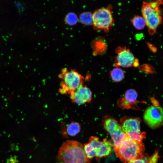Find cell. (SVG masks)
Here are the masks:
<instances>
[{"label": "cell", "instance_id": "5b68a950", "mask_svg": "<svg viewBox=\"0 0 163 163\" xmlns=\"http://www.w3.org/2000/svg\"><path fill=\"white\" fill-rule=\"evenodd\" d=\"M110 7L96 10L92 14L93 24L95 29L109 31L113 26L114 20Z\"/></svg>", "mask_w": 163, "mask_h": 163}, {"label": "cell", "instance_id": "7a4b0ae2", "mask_svg": "<svg viewBox=\"0 0 163 163\" xmlns=\"http://www.w3.org/2000/svg\"><path fill=\"white\" fill-rule=\"evenodd\" d=\"M114 149L116 155L122 161L129 163L142 158L145 148L142 142L133 140L127 137L118 147Z\"/></svg>", "mask_w": 163, "mask_h": 163}, {"label": "cell", "instance_id": "30bf717a", "mask_svg": "<svg viewBox=\"0 0 163 163\" xmlns=\"http://www.w3.org/2000/svg\"><path fill=\"white\" fill-rule=\"evenodd\" d=\"M138 94L133 89L127 90L123 96L121 97L118 101V106L122 108H132L136 105Z\"/></svg>", "mask_w": 163, "mask_h": 163}, {"label": "cell", "instance_id": "ba28073f", "mask_svg": "<svg viewBox=\"0 0 163 163\" xmlns=\"http://www.w3.org/2000/svg\"><path fill=\"white\" fill-rule=\"evenodd\" d=\"M115 51L117 54L114 65L116 67L121 66L128 68L138 66V60L135 58L130 50L125 47H118Z\"/></svg>", "mask_w": 163, "mask_h": 163}, {"label": "cell", "instance_id": "e0dca14e", "mask_svg": "<svg viewBox=\"0 0 163 163\" xmlns=\"http://www.w3.org/2000/svg\"><path fill=\"white\" fill-rule=\"evenodd\" d=\"M80 21L85 24H93L92 14L90 12H84L82 13L80 16Z\"/></svg>", "mask_w": 163, "mask_h": 163}, {"label": "cell", "instance_id": "5bb4252c", "mask_svg": "<svg viewBox=\"0 0 163 163\" xmlns=\"http://www.w3.org/2000/svg\"><path fill=\"white\" fill-rule=\"evenodd\" d=\"M126 134L128 137L138 142H142V140L145 138V133L140 131H130Z\"/></svg>", "mask_w": 163, "mask_h": 163}, {"label": "cell", "instance_id": "3957f363", "mask_svg": "<svg viewBox=\"0 0 163 163\" xmlns=\"http://www.w3.org/2000/svg\"><path fill=\"white\" fill-rule=\"evenodd\" d=\"M162 1L157 0L150 2H143L142 12L146 25L151 35L154 34L158 26L162 22V18L160 6Z\"/></svg>", "mask_w": 163, "mask_h": 163}, {"label": "cell", "instance_id": "9c48e42d", "mask_svg": "<svg viewBox=\"0 0 163 163\" xmlns=\"http://www.w3.org/2000/svg\"><path fill=\"white\" fill-rule=\"evenodd\" d=\"M72 101L78 105L90 102L92 99V93L90 89L83 85L70 95Z\"/></svg>", "mask_w": 163, "mask_h": 163}, {"label": "cell", "instance_id": "277c9868", "mask_svg": "<svg viewBox=\"0 0 163 163\" xmlns=\"http://www.w3.org/2000/svg\"><path fill=\"white\" fill-rule=\"evenodd\" d=\"M61 79L59 92L62 94L70 95L83 85L85 78L77 71L74 70L63 69L59 75Z\"/></svg>", "mask_w": 163, "mask_h": 163}, {"label": "cell", "instance_id": "52a82bcc", "mask_svg": "<svg viewBox=\"0 0 163 163\" xmlns=\"http://www.w3.org/2000/svg\"><path fill=\"white\" fill-rule=\"evenodd\" d=\"M163 109L160 106L152 105L145 110L143 119L146 123L154 129L160 127L163 123Z\"/></svg>", "mask_w": 163, "mask_h": 163}, {"label": "cell", "instance_id": "9a60e30c", "mask_svg": "<svg viewBox=\"0 0 163 163\" xmlns=\"http://www.w3.org/2000/svg\"><path fill=\"white\" fill-rule=\"evenodd\" d=\"M112 80L116 82L121 81L124 78V73L121 68L116 67L113 69L110 72Z\"/></svg>", "mask_w": 163, "mask_h": 163}, {"label": "cell", "instance_id": "8fae6325", "mask_svg": "<svg viewBox=\"0 0 163 163\" xmlns=\"http://www.w3.org/2000/svg\"><path fill=\"white\" fill-rule=\"evenodd\" d=\"M141 120L139 118L124 117L120 120V126L125 133L133 131H140Z\"/></svg>", "mask_w": 163, "mask_h": 163}, {"label": "cell", "instance_id": "ac0fdd59", "mask_svg": "<svg viewBox=\"0 0 163 163\" xmlns=\"http://www.w3.org/2000/svg\"><path fill=\"white\" fill-rule=\"evenodd\" d=\"M78 20V18L77 15L73 12H70L66 16V22L69 25H72L75 24Z\"/></svg>", "mask_w": 163, "mask_h": 163}, {"label": "cell", "instance_id": "d6986e66", "mask_svg": "<svg viewBox=\"0 0 163 163\" xmlns=\"http://www.w3.org/2000/svg\"><path fill=\"white\" fill-rule=\"evenodd\" d=\"M149 158L147 155H144L142 158L133 160L129 163H148Z\"/></svg>", "mask_w": 163, "mask_h": 163}, {"label": "cell", "instance_id": "6da1fadb", "mask_svg": "<svg viewBox=\"0 0 163 163\" xmlns=\"http://www.w3.org/2000/svg\"><path fill=\"white\" fill-rule=\"evenodd\" d=\"M58 163H89L84 145L75 140H68L59 148L57 156Z\"/></svg>", "mask_w": 163, "mask_h": 163}, {"label": "cell", "instance_id": "4fadbf2b", "mask_svg": "<svg viewBox=\"0 0 163 163\" xmlns=\"http://www.w3.org/2000/svg\"><path fill=\"white\" fill-rule=\"evenodd\" d=\"M81 129V126L79 123L72 122L67 126L66 131L69 135L74 136L80 132Z\"/></svg>", "mask_w": 163, "mask_h": 163}, {"label": "cell", "instance_id": "ffe728a7", "mask_svg": "<svg viewBox=\"0 0 163 163\" xmlns=\"http://www.w3.org/2000/svg\"><path fill=\"white\" fill-rule=\"evenodd\" d=\"M159 158L158 152L156 151L150 157L148 163H157Z\"/></svg>", "mask_w": 163, "mask_h": 163}, {"label": "cell", "instance_id": "8992f818", "mask_svg": "<svg viewBox=\"0 0 163 163\" xmlns=\"http://www.w3.org/2000/svg\"><path fill=\"white\" fill-rule=\"evenodd\" d=\"M103 123L104 128L111 137L114 146H120L127 137L120 125L115 119L107 116L104 117Z\"/></svg>", "mask_w": 163, "mask_h": 163}, {"label": "cell", "instance_id": "7c38bea8", "mask_svg": "<svg viewBox=\"0 0 163 163\" xmlns=\"http://www.w3.org/2000/svg\"><path fill=\"white\" fill-rule=\"evenodd\" d=\"M112 145L109 141L104 139L102 141V144L97 152L96 159L99 160L102 158L109 155L111 152Z\"/></svg>", "mask_w": 163, "mask_h": 163}, {"label": "cell", "instance_id": "2e32d148", "mask_svg": "<svg viewBox=\"0 0 163 163\" xmlns=\"http://www.w3.org/2000/svg\"><path fill=\"white\" fill-rule=\"evenodd\" d=\"M131 22L134 26L137 29H143L146 25L145 21L142 17L136 16L131 20Z\"/></svg>", "mask_w": 163, "mask_h": 163}]
</instances>
